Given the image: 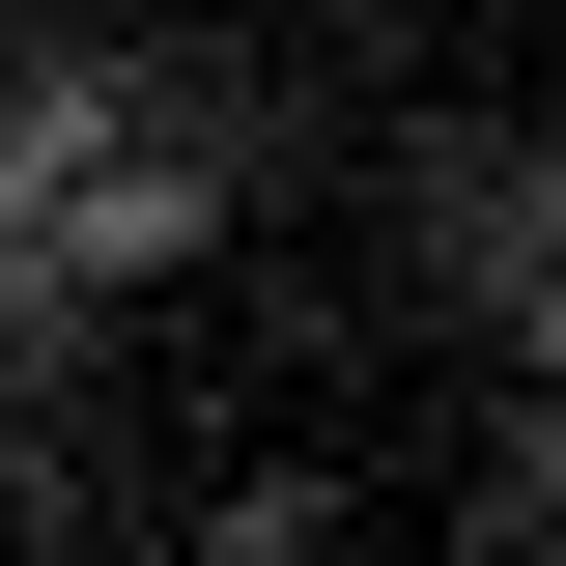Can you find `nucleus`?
Instances as JSON below:
<instances>
[{"instance_id":"obj_1","label":"nucleus","mask_w":566,"mask_h":566,"mask_svg":"<svg viewBox=\"0 0 566 566\" xmlns=\"http://www.w3.org/2000/svg\"><path fill=\"white\" fill-rule=\"evenodd\" d=\"M0 283H29V227H0Z\"/></svg>"}]
</instances>
